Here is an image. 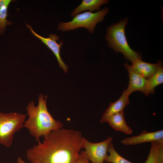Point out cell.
<instances>
[{
    "label": "cell",
    "mask_w": 163,
    "mask_h": 163,
    "mask_svg": "<svg viewBox=\"0 0 163 163\" xmlns=\"http://www.w3.org/2000/svg\"><path fill=\"white\" fill-rule=\"evenodd\" d=\"M43 142L29 149L27 158L30 163H77L83 136L78 131L61 129L43 136Z\"/></svg>",
    "instance_id": "cell-1"
},
{
    "label": "cell",
    "mask_w": 163,
    "mask_h": 163,
    "mask_svg": "<svg viewBox=\"0 0 163 163\" xmlns=\"http://www.w3.org/2000/svg\"><path fill=\"white\" fill-rule=\"evenodd\" d=\"M47 96L42 93L38 96V104L35 106L33 101L26 107L28 119L25 120L24 127L27 128L35 140L40 141V138L52 131L61 129L63 123L55 120L48 111L46 106Z\"/></svg>",
    "instance_id": "cell-2"
},
{
    "label": "cell",
    "mask_w": 163,
    "mask_h": 163,
    "mask_svg": "<svg viewBox=\"0 0 163 163\" xmlns=\"http://www.w3.org/2000/svg\"><path fill=\"white\" fill-rule=\"evenodd\" d=\"M128 18H125L113 24L107 28L105 36L108 45L114 52L121 53L125 58L132 62L142 59L139 53L133 50L129 46L125 34Z\"/></svg>",
    "instance_id": "cell-3"
},
{
    "label": "cell",
    "mask_w": 163,
    "mask_h": 163,
    "mask_svg": "<svg viewBox=\"0 0 163 163\" xmlns=\"http://www.w3.org/2000/svg\"><path fill=\"white\" fill-rule=\"evenodd\" d=\"M26 117L21 113L0 112V144L7 148L11 146L14 135L24 127Z\"/></svg>",
    "instance_id": "cell-4"
},
{
    "label": "cell",
    "mask_w": 163,
    "mask_h": 163,
    "mask_svg": "<svg viewBox=\"0 0 163 163\" xmlns=\"http://www.w3.org/2000/svg\"><path fill=\"white\" fill-rule=\"evenodd\" d=\"M109 11L107 7L95 13L85 11L80 13L74 16L72 20L67 22H59L58 29L63 32L80 27L87 29L91 34L94 32L97 24L103 21Z\"/></svg>",
    "instance_id": "cell-5"
},
{
    "label": "cell",
    "mask_w": 163,
    "mask_h": 163,
    "mask_svg": "<svg viewBox=\"0 0 163 163\" xmlns=\"http://www.w3.org/2000/svg\"><path fill=\"white\" fill-rule=\"evenodd\" d=\"M113 140L109 136L105 140L96 143L91 142L83 137L82 148L87 157L92 163H104L107 155L109 146Z\"/></svg>",
    "instance_id": "cell-6"
},
{
    "label": "cell",
    "mask_w": 163,
    "mask_h": 163,
    "mask_svg": "<svg viewBox=\"0 0 163 163\" xmlns=\"http://www.w3.org/2000/svg\"><path fill=\"white\" fill-rule=\"evenodd\" d=\"M26 26L35 37L40 39L50 49L56 57L60 68L65 73H67L68 67L62 60L60 54V48L63 44V40H61L59 43H58L57 41L59 40V37L56 34H50L49 35L48 37H44L36 33L30 25L27 24Z\"/></svg>",
    "instance_id": "cell-7"
},
{
    "label": "cell",
    "mask_w": 163,
    "mask_h": 163,
    "mask_svg": "<svg viewBox=\"0 0 163 163\" xmlns=\"http://www.w3.org/2000/svg\"><path fill=\"white\" fill-rule=\"evenodd\" d=\"M124 66L128 71L129 78L128 86L125 89L126 92L129 95L134 91H139L145 96H149L147 91V79L134 71L128 63H124Z\"/></svg>",
    "instance_id": "cell-8"
},
{
    "label": "cell",
    "mask_w": 163,
    "mask_h": 163,
    "mask_svg": "<svg viewBox=\"0 0 163 163\" xmlns=\"http://www.w3.org/2000/svg\"><path fill=\"white\" fill-rule=\"evenodd\" d=\"M163 140V130L149 132L144 130L136 136L126 138L121 141V143L125 145H134L147 142Z\"/></svg>",
    "instance_id": "cell-9"
},
{
    "label": "cell",
    "mask_w": 163,
    "mask_h": 163,
    "mask_svg": "<svg viewBox=\"0 0 163 163\" xmlns=\"http://www.w3.org/2000/svg\"><path fill=\"white\" fill-rule=\"evenodd\" d=\"M129 95L125 89H124L120 97L116 101L110 103L103 113L100 122L101 123H104L106 119L109 116L123 111L126 106L130 104Z\"/></svg>",
    "instance_id": "cell-10"
},
{
    "label": "cell",
    "mask_w": 163,
    "mask_h": 163,
    "mask_svg": "<svg viewBox=\"0 0 163 163\" xmlns=\"http://www.w3.org/2000/svg\"><path fill=\"white\" fill-rule=\"evenodd\" d=\"M131 68L136 72L146 79L151 77L161 66L162 62L159 60L156 64L144 62L141 59L135 60L130 65Z\"/></svg>",
    "instance_id": "cell-11"
},
{
    "label": "cell",
    "mask_w": 163,
    "mask_h": 163,
    "mask_svg": "<svg viewBox=\"0 0 163 163\" xmlns=\"http://www.w3.org/2000/svg\"><path fill=\"white\" fill-rule=\"evenodd\" d=\"M109 126L114 129L121 131L127 134H131L132 129L128 126L125 120L123 111L112 115L106 120Z\"/></svg>",
    "instance_id": "cell-12"
},
{
    "label": "cell",
    "mask_w": 163,
    "mask_h": 163,
    "mask_svg": "<svg viewBox=\"0 0 163 163\" xmlns=\"http://www.w3.org/2000/svg\"><path fill=\"white\" fill-rule=\"evenodd\" d=\"M109 2L108 0H83L81 4L71 13L70 16L74 17L87 10L91 12L95 11H99L102 5H106Z\"/></svg>",
    "instance_id": "cell-13"
},
{
    "label": "cell",
    "mask_w": 163,
    "mask_h": 163,
    "mask_svg": "<svg viewBox=\"0 0 163 163\" xmlns=\"http://www.w3.org/2000/svg\"><path fill=\"white\" fill-rule=\"evenodd\" d=\"M151 143L150 150L145 163H163V140Z\"/></svg>",
    "instance_id": "cell-14"
},
{
    "label": "cell",
    "mask_w": 163,
    "mask_h": 163,
    "mask_svg": "<svg viewBox=\"0 0 163 163\" xmlns=\"http://www.w3.org/2000/svg\"><path fill=\"white\" fill-rule=\"evenodd\" d=\"M11 0H0V35L4 33L7 26L11 24V22L7 19L8 16V9Z\"/></svg>",
    "instance_id": "cell-15"
},
{
    "label": "cell",
    "mask_w": 163,
    "mask_h": 163,
    "mask_svg": "<svg viewBox=\"0 0 163 163\" xmlns=\"http://www.w3.org/2000/svg\"><path fill=\"white\" fill-rule=\"evenodd\" d=\"M147 79V91L149 94L155 93V89L163 83V67L160 66L149 78Z\"/></svg>",
    "instance_id": "cell-16"
},
{
    "label": "cell",
    "mask_w": 163,
    "mask_h": 163,
    "mask_svg": "<svg viewBox=\"0 0 163 163\" xmlns=\"http://www.w3.org/2000/svg\"><path fill=\"white\" fill-rule=\"evenodd\" d=\"M109 153L107 156L104 162L110 163H133L121 156L115 149L113 145L111 143L108 149Z\"/></svg>",
    "instance_id": "cell-17"
},
{
    "label": "cell",
    "mask_w": 163,
    "mask_h": 163,
    "mask_svg": "<svg viewBox=\"0 0 163 163\" xmlns=\"http://www.w3.org/2000/svg\"><path fill=\"white\" fill-rule=\"evenodd\" d=\"M77 163H90L84 151H82L80 152Z\"/></svg>",
    "instance_id": "cell-18"
},
{
    "label": "cell",
    "mask_w": 163,
    "mask_h": 163,
    "mask_svg": "<svg viewBox=\"0 0 163 163\" xmlns=\"http://www.w3.org/2000/svg\"><path fill=\"white\" fill-rule=\"evenodd\" d=\"M17 163H26L21 157H19L17 159Z\"/></svg>",
    "instance_id": "cell-19"
},
{
    "label": "cell",
    "mask_w": 163,
    "mask_h": 163,
    "mask_svg": "<svg viewBox=\"0 0 163 163\" xmlns=\"http://www.w3.org/2000/svg\"><path fill=\"white\" fill-rule=\"evenodd\" d=\"M0 163H2V162H0Z\"/></svg>",
    "instance_id": "cell-20"
}]
</instances>
